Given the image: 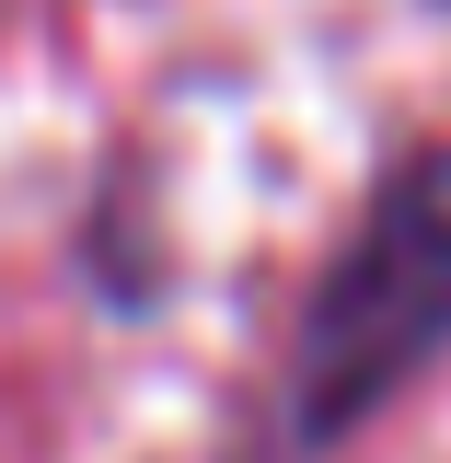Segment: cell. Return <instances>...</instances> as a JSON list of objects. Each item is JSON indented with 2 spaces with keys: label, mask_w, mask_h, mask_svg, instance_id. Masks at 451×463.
<instances>
[{
  "label": "cell",
  "mask_w": 451,
  "mask_h": 463,
  "mask_svg": "<svg viewBox=\"0 0 451 463\" xmlns=\"http://www.w3.org/2000/svg\"><path fill=\"white\" fill-rule=\"evenodd\" d=\"M451 336V151L382 185V209L347 232V255L324 267V289L301 301L289 336V394L278 429L301 452H324L336 429H359L371 405L417 383Z\"/></svg>",
  "instance_id": "cell-1"
}]
</instances>
